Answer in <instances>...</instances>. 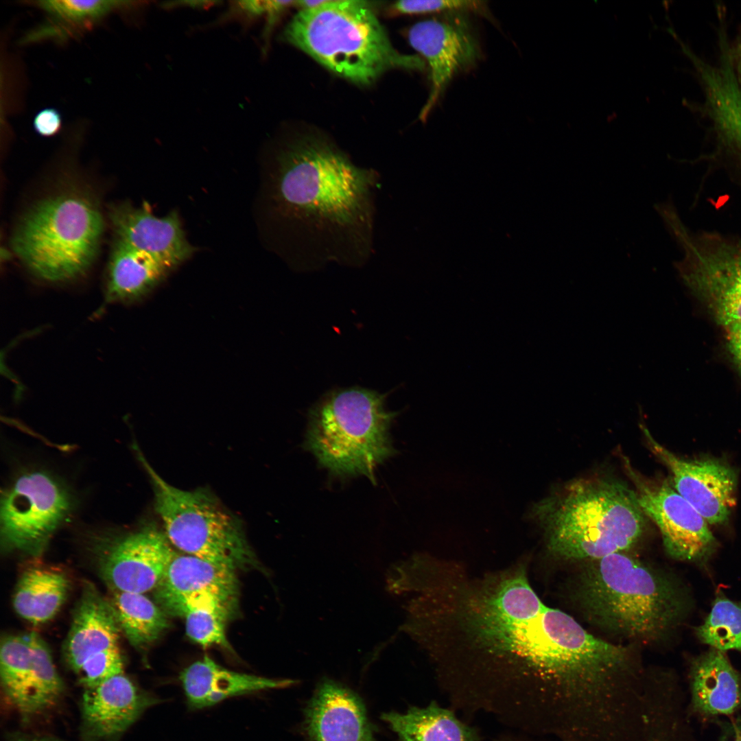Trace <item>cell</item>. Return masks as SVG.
Segmentation results:
<instances>
[{"label": "cell", "instance_id": "cell-12", "mask_svg": "<svg viewBox=\"0 0 741 741\" xmlns=\"http://www.w3.org/2000/svg\"><path fill=\"white\" fill-rule=\"evenodd\" d=\"M650 450L668 469L673 486L710 524L726 522L736 504L737 474L724 462L714 459L687 460L659 443L647 427L640 424Z\"/></svg>", "mask_w": 741, "mask_h": 741}, {"label": "cell", "instance_id": "cell-22", "mask_svg": "<svg viewBox=\"0 0 741 741\" xmlns=\"http://www.w3.org/2000/svg\"><path fill=\"white\" fill-rule=\"evenodd\" d=\"M174 267L116 239L107 270L106 301L130 303L158 285Z\"/></svg>", "mask_w": 741, "mask_h": 741}, {"label": "cell", "instance_id": "cell-24", "mask_svg": "<svg viewBox=\"0 0 741 741\" xmlns=\"http://www.w3.org/2000/svg\"><path fill=\"white\" fill-rule=\"evenodd\" d=\"M381 718L397 735V741H477L473 729L436 702L411 707L405 713L383 714Z\"/></svg>", "mask_w": 741, "mask_h": 741}, {"label": "cell", "instance_id": "cell-15", "mask_svg": "<svg viewBox=\"0 0 741 741\" xmlns=\"http://www.w3.org/2000/svg\"><path fill=\"white\" fill-rule=\"evenodd\" d=\"M304 727L311 741H376L361 698L330 679L316 687L305 710Z\"/></svg>", "mask_w": 741, "mask_h": 741}, {"label": "cell", "instance_id": "cell-34", "mask_svg": "<svg viewBox=\"0 0 741 741\" xmlns=\"http://www.w3.org/2000/svg\"><path fill=\"white\" fill-rule=\"evenodd\" d=\"M729 51L734 72L741 84V27L733 44H729Z\"/></svg>", "mask_w": 741, "mask_h": 741}, {"label": "cell", "instance_id": "cell-32", "mask_svg": "<svg viewBox=\"0 0 741 741\" xmlns=\"http://www.w3.org/2000/svg\"><path fill=\"white\" fill-rule=\"evenodd\" d=\"M33 126L36 132L43 137L54 136L60 130L61 115L53 108L42 109L34 117Z\"/></svg>", "mask_w": 741, "mask_h": 741}, {"label": "cell", "instance_id": "cell-25", "mask_svg": "<svg viewBox=\"0 0 741 741\" xmlns=\"http://www.w3.org/2000/svg\"><path fill=\"white\" fill-rule=\"evenodd\" d=\"M108 600L121 633L137 648L155 642L169 626L165 611L144 593L111 591Z\"/></svg>", "mask_w": 741, "mask_h": 741}, {"label": "cell", "instance_id": "cell-31", "mask_svg": "<svg viewBox=\"0 0 741 741\" xmlns=\"http://www.w3.org/2000/svg\"><path fill=\"white\" fill-rule=\"evenodd\" d=\"M395 9L406 14L474 12L487 15L486 1L471 0H404L394 4Z\"/></svg>", "mask_w": 741, "mask_h": 741}, {"label": "cell", "instance_id": "cell-26", "mask_svg": "<svg viewBox=\"0 0 741 741\" xmlns=\"http://www.w3.org/2000/svg\"><path fill=\"white\" fill-rule=\"evenodd\" d=\"M31 667L30 633L3 637L0 647L1 687L23 721L28 706Z\"/></svg>", "mask_w": 741, "mask_h": 741}, {"label": "cell", "instance_id": "cell-8", "mask_svg": "<svg viewBox=\"0 0 741 741\" xmlns=\"http://www.w3.org/2000/svg\"><path fill=\"white\" fill-rule=\"evenodd\" d=\"M71 496L56 479L43 471L20 475L1 499V543L5 551L40 556L68 516Z\"/></svg>", "mask_w": 741, "mask_h": 741}, {"label": "cell", "instance_id": "cell-38", "mask_svg": "<svg viewBox=\"0 0 741 741\" xmlns=\"http://www.w3.org/2000/svg\"><path fill=\"white\" fill-rule=\"evenodd\" d=\"M670 687V686H668V687ZM663 687H662V688H663ZM672 688H675V687H672ZM652 691H654V690H652V691H651L650 692H652ZM650 693H649V694H650ZM649 694H648V695H649ZM647 698H648V697H647ZM646 700H647V698H646ZM645 707H646V706H645Z\"/></svg>", "mask_w": 741, "mask_h": 741}, {"label": "cell", "instance_id": "cell-1", "mask_svg": "<svg viewBox=\"0 0 741 741\" xmlns=\"http://www.w3.org/2000/svg\"><path fill=\"white\" fill-rule=\"evenodd\" d=\"M379 178L325 142H296L279 153L270 198L292 264L305 270L366 263Z\"/></svg>", "mask_w": 741, "mask_h": 741}, {"label": "cell", "instance_id": "cell-39", "mask_svg": "<svg viewBox=\"0 0 741 741\" xmlns=\"http://www.w3.org/2000/svg\"><path fill=\"white\" fill-rule=\"evenodd\" d=\"M738 154H740L741 155V150H740V152H738Z\"/></svg>", "mask_w": 741, "mask_h": 741}, {"label": "cell", "instance_id": "cell-10", "mask_svg": "<svg viewBox=\"0 0 741 741\" xmlns=\"http://www.w3.org/2000/svg\"><path fill=\"white\" fill-rule=\"evenodd\" d=\"M637 502L659 528L664 548L674 558L702 563L717 543L705 519L666 480L648 478L624 459Z\"/></svg>", "mask_w": 741, "mask_h": 741}, {"label": "cell", "instance_id": "cell-2", "mask_svg": "<svg viewBox=\"0 0 741 741\" xmlns=\"http://www.w3.org/2000/svg\"><path fill=\"white\" fill-rule=\"evenodd\" d=\"M583 562L570 597L581 616L598 629L653 644L668 637L681 620L685 599L663 571L626 552Z\"/></svg>", "mask_w": 741, "mask_h": 741}, {"label": "cell", "instance_id": "cell-23", "mask_svg": "<svg viewBox=\"0 0 741 741\" xmlns=\"http://www.w3.org/2000/svg\"><path fill=\"white\" fill-rule=\"evenodd\" d=\"M70 581L60 570L34 567L20 576L12 599L17 614L33 624L51 620L68 595Z\"/></svg>", "mask_w": 741, "mask_h": 741}, {"label": "cell", "instance_id": "cell-16", "mask_svg": "<svg viewBox=\"0 0 741 741\" xmlns=\"http://www.w3.org/2000/svg\"><path fill=\"white\" fill-rule=\"evenodd\" d=\"M109 216L116 239L163 259L174 268L189 258L196 250L186 239L175 211L158 217L148 205L134 207L123 203L112 207Z\"/></svg>", "mask_w": 741, "mask_h": 741}, {"label": "cell", "instance_id": "cell-18", "mask_svg": "<svg viewBox=\"0 0 741 741\" xmlns=\"http://www.w3.org/2000/svg\"><path fill=\"white\" fill-rule=\"evenodd\" d=\"M121 633L113 606L90 582H85L63 647L65 661L77 674L91 657L119 646Z\"/></svg>", "mask_w": 741, "mask_h": 741}, {"label": "cell", "instance_id": "cell-36", "mask_svg": "<svg viewBox=\"0 0 741 741\" xmlns=\"http://www.w3.org/2000/svg\"><path fill=\"white\" fill-rule=\"evenodd\" d=\"M12 741H61L54 737L41 735L15 734L12 736Z\"/></svg>", "mask_w": 741, "mask_h": 741}, {"label": "cell", "instance_id": "cell-4", "mask_svg": "<svg viewBox=\"0 0 741 741\" xmlns=\"http://www.w3.org/2000/svg\"><path fill=\"white\" fill-rule=\"evenodd\" d=\"M287 41L341 77L360 84L395 68L422 71L418 56L394 48L364 1L327 0L298 12L285 31Z\"/></svg>", "mask_w": 741, "mask_h": 741}, {"label": "cell", "instance_id": "cell-5", "mask_svg": "<svg viewBox=\"0 0 741 741\" xmlns=\"http://www.w3.org/2000/svg\"><path fill=\"white\" fill-rule=\"evenodd\" d=\"M385 402L386 395L359 387L325 395L309 412L308 449L330 472L375 483L377 467L395 453L390 427L398 413Z\"/></svg>", "mask_w": 741, "mask_h": 741}, {"label": "cell", "instance_id": "cell-27", "mask_svg": "<svg viewBox=\"0 0 741 741\" xmlns=\"http://www.w3.org/2000/svg\"><path fill=\"white\" fill-rule=\"evenodd\" d=\"M235 604L213 594H204L189 600L180 616L185 618L189 638L203 647L218 646L230 649L226 622Z\"/></svg>", "mask_w": 741, "mask_h": 741}, {"label": "cell", "instance_id": "cell-14", "mask_svg": "<svg viewBox=\"0 0 741 741\" xmlns=\"http://www.w3.org/2000/svg\"><path fill=\"white\" fill-rule=\"evenodd\" d=\"M160 699L143 691L124 673L85 687L81 701L84 741H117Z\"/></svg>", "mask_w": 741, "mask_h": 741}, {"label": "cell", "instance_id": "cell-21", "mask_svg": "<svg viewBox=\"0 0 741 741\" xmlns=\"http://www.w3.org/2000/svg\"><path fill=\"white\" fill-rule=\"evenodd\" d=\"M180 680L191 709L206 708L231 697L285 688L296 683L292 679H274L233 671L208 656L185 668Z\"/></svg>", "mask_w": 741, "mask_h": 741}, {"label": "cell", "instance_id": "cell-30", "mask_svg": "<svg viewBox=\"0 0 741 741\" xmlns=\"http://www.w3.org/2000/svg\"><path fill=\"white\" fill-rule=\"evenodd\" d=\"M124 659L119 646L94 655L87 659L77 674L85 687L96 685L123 673Z\"/></svg>", "mask_w": 741, "mask_h": 741}, {"label": "cell", "instance_id": "cell-13", "mask_svg": "<svg viewBox=\"0 0 741 741\" xmlns=\"http://www.w3.org/2000/svg\"><path fill=\"white\" fill-rule=\"evenodd\" d=\"M165 533L146 526L108 545L99 573L111 591L145 593L154 589L176 553Z\"/></svg>", "mask_w": 741, "mask_h": 741}, {"label": "cell", "instance_id": "cell-20", "mask_svg": "<svg viewBox=\"0 0 741 741\" xmlns=\"http://www.w3.org/2000/svg\"><path fill=\"white\" fill-rule=\"evenodd\" d=\"M132 1L47 0L27 1L43 11L45 19L21 38L24 44L43 41L63 43L93 30L117 12L130 11L139 5Z\"/></svg>", "mask_w": 741, "mask_h": 741}, {"label": "cell", "instance_id": "cell-9", "mask_svg": "<svg viewBox=\"0 0 741 741\" xmlns=\"http://www.w3.org/2000/svg\"><path fill=\"white\" fill-rule=\"evenodd\" d=\"M670 224L684 250L685 284L718 324L741 322V243L692 236L677 218Z\"/></svg>", "mask_w": 741, "mask_h": 741}, {"label": "cell", "instance_id": "cell-11", "mask_svg": "<svg viewBox=\"0 0 741 741\" xmlns=\"http://www.w3.org/2000/svg\"><path fill=\"white\" fill-rule=\"evenodd\" d=\"M408 40L430 68L431 89L420 114L425 121L454 75L478 60L480 46L463 12L415 23L408 32Z\"/></svg>", "mask_w": 741, "mask_h": 741}, {"label": "cell", "instance_id": "cell-29", "mask_svg": "<svg viewBox=\"0 0 741 741\" xmlns=\"http://www.w3.org/2000/svg\"><path fill=\"white\" fill-rule=\"evenodd\" d=\"M696 633L702 643L713 649L741 652V601H733L718 593L708 615L696 628Z\"/></svg>", "mask_w": 741, "mask_h": 741}, {"label": "cell", "instance_id": "cell-6", "mask_svg": "<svg viewBox=\"0 0 741 741\" xmlns=\"http://www.w3.org/2000/svg\"><path fill=\"white\" fill-rule=\"evenodd\" d=\"M104 222L97 206L75 193H64L35 204L15 231L12 246L38 278L50 282L75 279L97 253Z\"/></svg>", "mask_w": 741, "mask_h": 741}, {"label": "cell", "instance_id": "cell-17", "mask_svg": "<svg viewBox=\"0 0 741 741\" xmlns=\"http://www.w3.org/2000/svg\"><path fill=\"white\" fill-rule=\"evenodd\" d=\"M235 572L202 558L175 554L154 590V596L166 613L180 615L187 601L213 594L236 604Z\"/></svg>", "mask_w": 741, "mask_h": 741}, {"label": "cell", "instance_id": "cell-28", "mask_svg": "<svg viewBox=\"0 0 741 741\" xmlns=\"http://www.w3.org/2000/svg\"><path fill=\"white\" fill-rule=\"evenodd\" d=\"M30 637L32 667L26 722L54 707L65 691L48 646L36 633H30Z\"/></svg>", "mask_w": 741, "mask_h": 741}, {"label": "cell", "instance_id": "cell-37", "mask_svg": "<svg viewBox=\"0 0 741 741\" xmlns=\"http://www.w3.org/2000/svg\"><path fill=\"white\" fill-rule=\"evenodd\" d=\"M728 729L730 730V735L732 737L731 741H741V726L740 725L734 721L731 724L730 729Z\"/></svg>", "mask_w": 741, "mask_h": 741}, {"label": "cell", "instance_id": "cell-3", "mask_svg": "<svg viewBox=\"0 0 741 741\" xmlns=\"http://www.w3.org/2000/svg\"><path fill=\"white\" fill-rule=\"evenodd\" d=\"M547 549L559 558L589 561L631 548L645 528L636 494L607 477L574 479L531 509Z\"/></svg>", "mask_w": 741, "mask_h": 741}, {"label": "cell", "instance_id": "cell-33", "mask_svg": "<svg viewBox=\"0 0 741 741\" xmlns=\"http://www.w3.org/2000/svg\"><path fill=\"white\" fill-rule=\"evenodd\" d=\"M725 328L729 351L734 362L741 370V322L731 325Z\"/></svg>", "mask_w": 741, "mask_h": 741}, {"label": "cell", "instance_id": "cell-7", "mask_svg": "<svg viewBox=\"0 0 741 741\" xmlns=\"http://www.w3.org/2000/svg\"><path fill=\"white\" fill-rule=\"evenodd\" d=\"M136 449L150 477L155 508L172 545L235 572L254 565V554L234 516L207 492L185 491L167 483Z\"/></svg>", "mask_w": 741, "mask_h": 741}, {"label": "cell", "instance_id": "cell-19", "mask_svg": "<svg viewBox=\"0 0 741 741\" xmlns=\"http://www.w3.org/2000/svg\"><path fill=\"white\" fill-rule=\"evenodd\" d=\"M689 714L709 721L741 710V674L725 655L711 649L690 666Z\"/></svg>", "mask_w": 741, "mask_h": 741}, {"label": "cell", "instance_id": "cell-35", "mask_svg": "<svg viewBox=\"0 0 741 741\" xmlns=\"http://www.w3.org/2000/svg\"><path fill=\"white\" fill-rule=\"evenodd\" d=\"M241 8L248 13L257 15L267 11L268 1H244L239 2Z\"/></svg>", "mask_w": 741, "mask_h": 741}]
</instances>
